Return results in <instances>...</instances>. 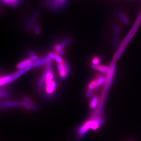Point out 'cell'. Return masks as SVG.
<instances>
[{
	"label": "cell",
	"mask_w": 141,
	"mask_h": 141,
	"mask_svg": "<svg viewBox=\"0 0 141 141\" xmlns=\"http://www.w3.org/2000/svg\"><path fill=\"white\" fill-rule=\"evenodd\" d=\"M109 69L107 73L106 74L105 81L104 83V86L101 95L100 99L99 101L98 106L96 108L94 113L91 116V119H96L101 117V113L103 112L105 101L107 96L108 91L109 90L110 87L111 85V83L113 82L114 74L115 73V66H116V61L113 60L112 61L109 65Z\"/></svg>",
	"instance_id": "cell-1"
},
{
	"label": "cell",
	"mask_w": 141,
	"mask_h": 141,
	"mask_svg": "<svg viewBox=\"0 0 141 141\" xmlns=\"http://www.w3.org/2000/svg\"><path fill=\"white\" fill-rule=\"evenodd\" d=\"M141 23V12L139 14L137 19L133 25L132 28H131L130 31L127 34V35L125 36L124 39L121 43L119 47L116 49L115 52L114 53V56H113V60L116 61L119 60L121 55L124 51L125 48L127 47L130 41L134 37L136 32L137 31L138 28Z\"/></svg>",
	"instance_id": "cell-2"
},
{
	"label": "cell",
	"mask_w": 141,
	"mask_h": 141,
	"mask_svg": "<svg viewBox=\"0 0 141 141\" xmlns=\"http://www.w3.org/2000/svg\"><path fill=\"white\" fill-rule=\"evenodd\" d=\"M104 119L102 117L96 119H90L85 122L78 128L77 131V136L78 138L82 139L87 133L89 129L96 130L103 124Z\"/></svg>",
	"instance_id": "cell-3"
},
{
	"label": "cell",
	"mask_w": 141,
	"mask_h": 141,
	"mask_svg": "<svg viewBox=\"0 0 141 141\" xmlns=\"http://www.w3.org/2000/svg\"><path fill=\"white\" fill-rule=\"evenodd\" d=\"M68 0H45L46 8L49 11L57 12L62 10L67 4Z\"/></svg>",
	"instance_id": "cell-4"
},
{
	"label": "cell",
	"mask_w": 141,
	"mask_h": 141,
	"mask_svg": "<svg viewBox=\"0 0 141 141\" xmlns=\"http://www.w3.org/2000/svg\"><path fill=\"white\" fill-rule=\"evenodd\" d=\"M121 31V27L119 25H114L112 28L111 43L114 48L117 49L119 47L121 43L120 42L119 37Z\"/></svg>",
	"instance_id": "cell-5"
},
{
	"label": "cell",
	"mask_w": 141,
	"mask_h": 141,
	"mask_svg": "<svg viewBox=\"0 0 141 141\" xmlns=\"http://www.w3.org/2000/svg\"><path fill=\"white\" fill-rule=\"evenodd\" d=\"M57 68L61 78L65 79L69 75L70 67L69 64L65 61L63 60L62 63L57 64Z\"/></svg>",
	"instance_id": "cell-6"
},
{
	"label": "cell",
	"mask_w": 141,
	"mask_h": 141,
	"mask_svg": "<svg viewBox=\"0 0 141 141\" xmlns=\"http://www.w3.org/2000/svg\"><path fill=\"white\" fill-rule=\"evenodd\" d=\"M72 41V38L71 37H67L64 39L60 43L55 46V50L61 55H64V51L63 50V48L69 45Z\"/></svg>",
	"instance_id": "cell-7"
},
{
	"label": "cell",
	"mask_w": 141,
	"mask_h": 141,
	"mask_svg": "<svg viewBox=\"0 0 141 141\" xmlns=\"http://www.w3.org/2000/svg\"><path fill=\"white\" fill-rule=\"evenodd\" d=\"M39 12L36 11L34 12L32 15L30 16V17L29 18L26 24L25 25V29L27 31L30 30L32 28H33V26L36 23V21L37 19L39 16Z\"/></svg>",
	"instance_id": "cell-8"
},
{
	"label": "cell",
	"mask_w": 141,
	"mask_h": 141,
	"mask_svg": "<svg viewBox=\"0 0 141 141\" xmlns=\"http://www.w3.org/2000/svg\"><path fill=\"white\" fill-rule=\"evenodd\" d=\"M21 105V104L17 101H4L1 104V109L7 107H17Z\"/></svg>",
	"instance_id": "cell-9"
},
{
	"label": "cell",
	"mask_w": 141,
	"mask_h": 141,
	"mask_svg": "<svg viewBox=\"0 0 141 141\" xmlns=\"http://www.w3.org/2000/svg\"><path fill=\"white\" fill-rule=\"evenodd\" d=\"M46 91L48 94H51L54 92L56 89V83L54 81H51L48 83H45Z\"/></svg>",
	"instance_id": "cell-10"
},
{
	"label": "cell",
	"mask_w": 141,
	"mask_h": 141,
	"mask_svg": "<svg viewBox=\"0 0 141 141\" xmlns=\"http://www.w3.org/2000/svg\"><path fill=\"white\" fill-rule=\"evenodd\" d=\"M117 16L120 20L121 21L124 25H128L129 24V19L128 17L126 16V14L122 11H119L117 12Z\"/></svg>",
	"instance_id": "cell-11"
},
{
	"label": "cell",
	"mask_w": 141,
	"mask_h": 141,
	"mask_svg": "<svg viewBox=\"0 0 141 141\" xmlns=\"http://www.w3.org/2000/svg\"><path fill=\"white\" fill-rule=\"evenodd\" d=\"M13 81V74L4 76L3 77H1L0 85H1V86H2L3 85L9 83H11Z\"/></svg>",
	"instance_id": "cell-12"
},
{
	"label": "cell",
	"mask_w": 141,
	"mask_h": 141,
	"mask_svg": "<svg viewBox=\"0 0 141 141\" xmlns=\"http://www.w3.org/2000/svg\"><path fill=\"white\" fill-rule=\"evenodd\" d=\"M92 69L94 70L99 71L101 73H107V72L109 71V66H105V65H94L93 64L91 65Z\"/></svg>",
	"instance_id": "cell-13"
},
{
	"label": "cell",
	"mask_w": 141,
	"mask_h": 141,
	"mask_svg": "<svg viewBox=\"0 0 141 141\" xmlns=\"http://www.w3.org/2000/svg\"><path fill=\"white\" fill-rule=\"evenodd\" d=\"M32 63V61L30 60V59L29 58V59L23 61L19 63L17 65V68L19 70L22 69H23V68L27 67L28 65H29L30 64H31Z\"/></svg>",
	"instance_id": "cell-14"
},
{
	"label": "cell",
	"mask_w": 141,
	"mask_h": 141,
	"mask_svg": "<svg viewBox=\"0 0 141 141\" xmlns=\"http://www.w3.org/2000/svg\"><path fill=\"white\" fill-rule=\"evenodd\" d=\"M96 85V80L92 81L89 84V86H88V90L87 91L86 93V95L87 97H90L91 95V93H92V90H93V89L95 88V87Z\"/></svg>",
	"instance_id": "cell-15"
},
{
	"label": "cell",
	"mask_w": 141,
	"mask_h": 141,
	"mask_svg": "<svg viewBox=\"0 0 141 141\" xmlns=\"http://www.w3.org/2000/svg\"><path fill=\"white\" fill-rule=\"evenodd\" d=\"M98 104H99V101H98V98H97V97L95 95L93 96V98H92L91 101L90 102V108L93 109H95L96 107V108L97 107Z\"/></svg>",
	"instance_id": "cell-16"
},
{
	"label": "cell",
	"mask_w": 141,
	"mask_h": 141,
	"mask_svg": "<svg viewBox=\"0 0 141 141\" xmlns=\"http://www.w3.org/2000/svg\"><path fill=\"white\" fill-rule=\"evenodd\" d=\"M46 75H47V71L46 70V71L44 73H43L42 74V75H41L40 80H39L38 83V88L40 89L42 87V85L43 84V83H44V82L46 81Z\"/></svg>",
	"instance_id": "cell-17"
},
{
	"label": "cell",
	"mask_w": 141,
	"mask_h": 141,
	"mask_svg": "<svg viewBox=\"0 0 141 141\" xmlns=\"http://www.w3.org/2000/svg\"><path fill=\"white\" fill-rule=\"evenodd\" d=\"M22 105L24 107L26 108V109H28L29 110H30L32 111H36L38 110V108L37 107V106H35V105H30V104H28L26 103H25V101L23 102L22 103Z\"/></svg>",
	"instance_id": "cell-18"
},
{
	"label": "cell",
	"mask_w": 141,
	"mask_h": 141,
	"mask_svg": "<svg viewBox=\"0 0 141 141\" xmlns=\"http://www.w3.org/2000/svg\"><path fill=\"white\" fill-rule=\"evenodd\" d=\"M96 81V85L95 89H98L101 85L104 84L105 81V79L103 76H100L98 77V79H97Z\"/></svg>",
	"instance_id": "cell-19"
},
{
	"label": "cell",
	"mask_w": 141,
	"mask_h": 141,
	"mask_svg": "<svg viewBox=\"0 0 141 141\" xmlns=\"http://www.w3.org/2000/svg\"><path fill=\"white\" fill-rule=\"evenodd\" d=\"M33 31L35 33L36 35H40V33H41V29H40V26H39V24L38 23H36L35 25L33 26Z\"/></svg>",
	"instance_id": "cell-20"
},
{
	"label": "cell",
	"mask_w": 141,
	"mask_h": 141,
	"mask_svg": "<svg viewBox=\"0 0 141 141\" xmlns=\"http://www.w3.org/2000/svg\"><path fill=\"white\" fill-rule=\"evenodd\" d=\"M54 60L56 61L57 63V64L62 63V62L63 61V60H62V59L61 57V56H59V53H56Z\"/></svg>",
	"instance_id": "cell-21"
},
{
	"label": "cell",
	"mask_w": 141,
	"mask_h": 141,
	"mask_svg": "<svg viewBox=\"0 0 141 141\" xmlns=\"http://www.w3.org/2000/svg\"><path fill=\"white\" fill-rule=\"evenodd\" d=\"M0 96H1V98H5V97H8L9 96V92L7 91H6V90H1V95H0Z\"/></svg>",
	"instance_id": "cell-22"
},
{
	"label": "cell",
	"mask_w": 141,
	"mask_h": 141,
	"mask_svg": "<svg viewBox=\"0 0 141 141\" xmlns=\"http://www.w3.org/2000/svg\"><path fill=\"white\" fill-rule=\"evenodd\" d=\"M19 2H20V1H19V0H17V1H14V2H11L10 4H9V5L12 7H16L19 4Z\"/></svg>",
	"instance_id": "cell-23"
},
{
	"label": "cell",
	"mask_w": 141,
	"mask_h": 141,
	"mask_svg": "<svg viewBox=\"0 0 141 141\" xmlns=\"http://www.w3.org/2000/svg\"><path fill=\"white\" fill-rule=\"evenodd\" d=\"M23 100L25 102V103L28 104H30V105H33V102L29 99V98H28V97H24V98H23Z\"/></svg>",
	"instance_id": "cell-24"
},
{
	"label": "cell",
	"mask_w": 141,
	"mask_h": 141,
	"mask_svg": "<svg viewBox=\"0 0 141 141\" xmlns=\"http://www.w3.org/2000/svg\"><path fill=\"white\" fill-rule=\"evenodd\" d=\"M100 60L98 57H95L93 59V64L94 65H98Z\"/></svg>",
	"instance_id": "cell-25"
},
{
	"label": "cell",
	"mask_w": 141,
	"mask_h": 141,
	"mask_svg": "<svg viewBox=\"0 0 141 141\" xmlns=\"http://www.w3.org/2000/svg\"><path fill=\"white\" fill-rule=\"evenodd\" d=\"M36 54L35 53H34L33 51H29L28 52V55L30 57L32 56H33L34 55H35Z\"/></svg>",
	"instance_id": "cell-26"
},
{
	"label": "cell",
	"mask_w": 141,
	"mask_h": 141,
	"mask_svg": "<svg viewBox=\"0 0 141 141\" xmlns=\"http://www.w3.org/2000/svg\"><path fill=\"white\" fill-rule=\"evenodd\" d=\"M17 1V0H11V2H14V1Z\"/></svg>",
	"instance_id": "cell-27"
},
{
	"label": "cell",
	"mask_w": 141,
	"mask_h": 141,
	"mask_svg": "<svg viewBox=\"0 0 141 141\" xmlns=\"http://www.w3.org/2000/svg\"><path fill=\"white\" fill-rule=\"evenodd\" d=\"M128 141H133V140H132V139H130V140H129Z\"/></svg>",
	"instance_id": "cell-28"
}]
</instances>
